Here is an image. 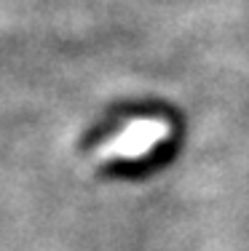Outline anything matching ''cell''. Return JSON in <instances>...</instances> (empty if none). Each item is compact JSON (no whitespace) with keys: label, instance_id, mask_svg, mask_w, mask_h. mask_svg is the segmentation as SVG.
Masks as SVG:
<instances>
[{"label":"cell","instance_id":"cell-1","mask_svg":"<svg viewBox=\"0 0 249 251\" xmlns=\"http://www.w3.org/2000/svg\"><path fill=\"white\" fill-rule=\"evenodd\" d=\"M166 134V126L161 121H134L123 134H118L102 150V155H123V158H139L145 150H150L156 142H161Z\"/></svg>","mask_w":249,"mask_h":251}]
</instances>
